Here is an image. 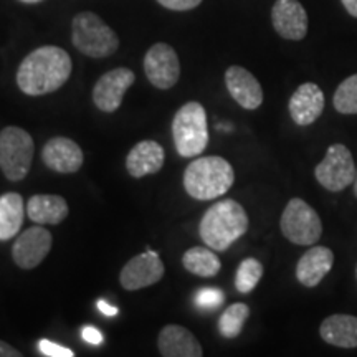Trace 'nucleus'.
<instances>
[{
    "label": "nucleus",
    "mask_w": 357,
    "mask_h": 357,
    "mask_svg": "<svg viewBox=\"0 0 357 357\" xmlns=\"http://www.w3.org/2000/svg\"><path fill=\"white\" fill-rule=\"evenodd\" d=\"M71 68V58L63 48L45 45L22 60L17 70V84L29 96L50 95L68 82Z\"/></svg>",
    "instance_id": "nucleus-1"
},
{
    "label": "nucleus",
    "mask_w": 357,
    "mask_h": 357,
    "mask_svg": "<svg viewBox=\"0 0 357 357\" xmlns=\"http://www.w3.org/2000/svg\"><path fill=\"white\" fill-rule=\"evenodd\" d=\"M248 215L236 200L225 199L204 213L199 225L202 242L215 252H225L248 230Z\"/></svg>",
    "instance_id": "nucleus-2"
},
{
    "label": "nucleus",
    "mask_w": 357,
    "mask_h": 357,
    "mask_svg": "<svg viewBox=\"0 0 357 357\" xmlns=\"http://www.w3.org/2000/svg\"><path fill=\"white\" fill-rule=\"evenodd\" d=\"M235 182L234 167L218 155L199 158L187 166L184 189L195 200H213L230 190Z\"/></svg>",
    "instance_id": "nucleus-3"
},
{
    "label": "nucleus",
    "mask_w": 357,
    "mask_h": 357,
    "mask_svg": "<svg viewBox=\"0 0 357 357\" xmlns=\"http://www.w3.org/2000/svg\"><path fill=\"white\" fill-rule=\"evenodd\" d=\"M172 137L182 158H195L207 149V113L200 102L189 101L177 111L172 119Z\"/></svg>",
    "instance_id": "nucleus-4"
},
{
    "label": "nucleus",
    "mask_w": 357,
    "mask_h": 357,
    "mask_svg": "<svg viewBox=\"0 0 357 357\" xmlns=\"http://www.w3.org/2000/svg\"><path fill=\"white\" fill-rule=\"evenodd\" d=\"M71 42L89 58L111 56L119 48V38L114 30L93 12H79L73 17Z\"/></svg>",
    "instance_id": "nucleus-5"
},
{
    "label": "nucleus",
    "mask_w": 357,
    "mask_h": 357,
    "mask_svg": "<svg viewBox=\"0 0 357 357\" xmlns=\"http://www.w3.org/2000/svg\"><path fill=\"white\" fill-rule=\"evenodd\" d=\"M35 144L25 129L7 126L0 131V169L10 182L26 177L33 162Z\"/></svg>",
    "instance_id": "nucleus-6"
},
{
    "label": "nucleus",
    "mask_w": 357,
    "mask_h": 357,
    "mask_svg": "<svg viewBox=\"0 0 357 357\" xmlns=\"http://www.w3.org/2000/svg\"><path fill=\"white\" fill-rule=\"evenodd\" d=\"M281 234L294 245H314L323 235V223L318 213L303 199H291L281 213Z\"/></svg>",
    "instance_id": "nucleus-7"
},
{
    "label": "nucleus",
    "mask_w": 357,
    "mask_h": 357,
    "mask_svg": "<svg viewBox=\"0 0 357 357\" xmlns=\"http://www.w3.org/2000/svg\"><path fill=\"white\" fill-rule=\"evenodd\" d=\"M314 177L326 190L341 192L356 178V164L351 151L344 144H333L324 159L316 166Z\"/></svg>",
    "instance_id": "nucleus-8"
},
{
    "label": "nucleus",
    "mask_w": 357,
    "mask_h": 357,
    "mask_svg": "<svg viewBox=\"0 0 357 357\" xmlns=\"http://www.w3.org/2000/svg\"><path fill=\"white\" fill-rule=\"evenodd\" d=\"M144 73L159 89H171L181 78V61L171 45L154 43L144 56Z\"/></svg>",
    "instance_id": "nucleus-9"
},
{
    "label": "nucleus",
    "mask_w": 357,
    "mask_h": 357,
    "mask_svg": "<svg viewBox=\"0 0 357 357\" xmlns=\"http://www.w3.org/2000/svg\"><path fill=\"white\" fill-rule=\"evenodd\" d=\"M53 236L42 225L30 227L22 231L12 247V258L22 270H33L48 257Z\"/></svg>",
    "instance_id": "nucleus-10"
},
{
    "label": "nucleus",
    "mask_w": 357,
    "mask_h": 357,
    "mask_svg": "<svg viewBox=\"0 0 357 357\" xmlns=\"http://www.w3.org/2000/svg\"><path fill=\"white\" fill-rule=\"evenodd\" d=\"M164 268L159 253L147 248L146 253L134 257L123 266L119 273V283L128 291H137V289L147 288L162 280Z\"/></svg>",
    "instance_id": "nucleus-11"
},
{
    "label": "nucleus",
    "mask_w": 357,
    "mask_h": 357,
    "mask_svg": "<svg viewBox=\"0 0 357 357\" xmlns=\"http://www.w3.org/2000/svg\"><path fill=\"white\" fill-rule=\"evenodd\" d=\"M136 75L129 68H114L98 79L93 88V102L102 113H114L121 106L129 86H132Z\"/></svg>",
    "instance_id": "nucleus-12"
},
{
    "label": "nucleus",
    "mask_w": 357,
    "mask_h": 357,
    "mask_svg": "<svg viewBox=\"0 0 357 357\" xmlns=\"http://www.w3.org/2000/svg\"><path fill=\"white\" fill-rule=\"evenodd\" d=\"M43 164L58 174H75L83 166V151L70 137H52L42 151Z\"/></svg>",
    "instance_id": "nucleus-13"
},
{
    "label": "nucleus",
    "mask_w": 357,
    "mask_h": 357,
    "mask_svg": "<svg viewBox=\"0 0 357 357\" xmlns=\"http://www.w3.org/2000/svg\"><path fill=\"white\" fill-rule=\"evenodd\" d=\"M271 22L280 37L300 42L307 33V13L298 0H276Z\"/></svg>",
    "instance_id": "nucleus-14"
},
{
    "label": "nucleus",
    "mask_w": 357,
    "mask_h": 357,
    "mask_svg": "<svg viewBox=\"0 0 357 357\" xmlns=\"http://www.w3.org/2000/svg\"><path fill=\"white\" fill-rule=\"evenodd\" d=\"M324 93L316 83H303L289 98L288 109L296 126H310L324 111Z\"/></svg>",
    "instance_id": "nucleus-15"
},
{
    "label": "nucleus",
    "mask_w": 357,
    "mask_h": 357,
    "mask_svg": "<svg viewBox=\"0 0 357 357\" xmlns=\"http://www.w3.org/2000/svg\"><path fill=\"white\" fill-rule=\"evenodd\" d=\"M225 84L230 96L243 109L253 111L260 108L263 102V89L258 79L242 66H230L225 71Z\"/></svg>",
    "instance_id": "nucleus-16"
},
{
    "label": "nucleus",
    "mask_w": 357,
    "mask_h": 357,
    "mask_svg": "<svg viewBox=\"0 0 357 357\" xmlns=\"http://www.w3.org/2000/svg\"><path fill=\"white\" fill-rule=\"evenodd\" d=\"M158 349L164 357H200L204 354L197 337L178 324H167L158 336Z\"/></svg>",
    "instance_id": "nucleus-17"
},
{
    "label": "nucleus",
    "mask_w": 357,
    "mask_h": 357,
    "mask_svg": "<svg viewBox=\"0 0 357 357\" xmlns=\"http://www.w3.org/2000/svg\"><path fill=\"white\" fill-rule=\"evenodd\" d=\"M166 153L159 142L146 139L137 142L128 153L126 169L128 174L134 178H142L151 174H158L164 166Z\"/></svg>",
    "instance_id": "nucleus-18"
},
{
    "label": "nucleus",
    "mask_w": 357,
    "mask_h": 357,
    "mask_svg": "<svg viewBox=\"0 0 357 357\" xmlns=\"http://www.w3.org/2000/svg\"><path fill=\"white\" fill-rule=\"evenodd\" d=\"M334 253L328 247H311L296 265V278L303 287L314 288L331 271Z\"/></svg>",
    "instance_id": "nucleus-19"
},
{
    "label": "nucleus",
    "mask_w": 357,
    "mask_h": 357,
    "mask_svg": "<svg viewBox=\"0 0 357 357\" xmlns=\"http://www.w3.org/2000/svg\"><path fill=\"white\" fill-rule=\"evenodd\" d=\"M68 202L61 195L37 194L26 204V215L37 225H58L68 217Z\"/></svg>",
    "instance_id": "nucleus-20"
},
{
    "label": "nucleus",
    "mask_w": 357,
    "mask_h": 357,
    "mask_svg": "<svg viewBox=\"0 0 357 357\" xmlns=\"http://www.w3.org/2000/svg\"><path fill=\"white\" fill-rule=\"evenodd\" d=\"M319 336L328 344L356 349L357 347V316L333 314L328 316L319 326Z\"/></svg>",
    "instance_id": "nucleus-21"
},
{
    "label": "nucleus",
    "mask_w": 357,
    "mask_h": 357,
    "mask_svg": "<svg viewBox=\"0 0 357 357\" xmlns=\"http://www.w3.org/2000/svg\"><path fill=\"white\" fill-rule=\"evenodd\" d=\"M25 204L20 194L7 192L0 195V242H7L19 234L24 225Z\"/></svg>",
    "instance_id": "nucleus-22"
},
{
    "label": "nucleus",
    "mask_w": 357,
    "mask_h": 357,
    "mask_svg": "<svg viewBox=\"0 0 357 357\" xmlns=\"http://www.w3.org/2000/svg\"><path fill=\"white\" fill-rule=\"evenodd\" d=\"M182 265L189 273L212 278L222 268V261L211 247H192L182 257Z\"/></svg>",
    "instance_id": "nucleus-23"
},
{
    "label": "nucleus",
    "mask_w": 357,
    "mask_h": 357,
    "mask_svg": "<svg viewBox=\"0 0 357 357\" xmlns=\"http://www.w3.org/2000/svg\"><path fill=\"white\" fill-rule=\"evenodd\" d=\"M248 318L250 307L245 303H235L222 312L220 319H218V331L223 337L234 339L242 333Z\"/></svg>",
    "instance_id": "nucleus-24"
},
{
    "label": "nucleus",
    "mask_w": 357,
    "mask_h": 357,
    "mask_svg": "<svg viewBox=\"0 0 357 357\" xmlns=\"http://www.w3.org/2000/svg\"><path fill=\"white\" fill-rule=\"evenodd\" d=\"M263 276V265L257 258H245L236 268L235 288L236 291L247 294L253 291Z\"/></svg>",
    "instance_id": "nucleus-25"
},
{
    "label": "nucleus",
    "mask_w": 357,
    "mask_h": 357,
    "mask_svg": "<svg viewBox=\"0 0 357 357\" xmlns=\"http://www.w3.org/2000/svg\"><path fill=\"white\" fill-rule=\"evenodd\" d=\"M333 105L341 114H357V73L346 78L334 93Z\"/></svg>",
    "instance_id": "nucleus-26"
},
{
    "label": "nucleus",
    "mask_w": 357,
    "mask_h": 357,
    "mask_svg": "<svg viewBox=\"0 0 357 357\" xmlns=\"http://www.w3.org/2000/svg\"><path fill=\"white\" fill-rule=\"evenodd\" d=\"M225 301V294L218 288H202L195 293L194 303L202 311H215Z\"/></svg>",
    "instance_id": "nucleus-27"
},
{
    "label": "nucleus",
    "mask_w": 357,
    "mask_h": 357,
    "mask_svg": "<svg viewBox=\"0 0 357 357\" xmlns=\"http://www.w3.org/2000/svg\"><path fill=\"white\" fill-rule=\"evenodd\" d=\"M38 351L47 357H73L75 352L70 351L68 347H63L56 342L48 341V339H42L38 342Z\"/></svg>",
    "instance_id": "nucleus-28"
},
{
    "label": "nucleus",
    "mask_w": 357,
    "mask_h": 357,
    "mask_svg": "<svg viewBox=\"0 0 357 357\" xmlns=\"http://www.w3.org/2000/svg\"><path fill=\"white\" fill-rule=\"evenodd\" d=\"M162 7L169 8V10H177V12H184V10H192V8L199 7L202 3V0H158Z\"/></svg>",
    "instance_id": "nucleus-29"
},
{
    "label": "nucleus",
    "mask_w": 357,
    "mask_h": 357,
    "mask_svg": "<svg viewBox=\"0 0 357 357\" xmlns=\"http://www.w3.org/2000/svg\"><path fill=\"white\" fill-rule=\"evenodd\" d=\"M82 337L91 346L102 344V334L100 329L95 328V326H84L82 329Z\"/></svg>",
    "instance_id": "nucleus-30"
},
{
    "label": "nucleus",
    "mask_w": 357,
    "mask_h": 357,
    "mask_svg": "<svg viewBox=\"0 0 357 357\" xmlns=\"http://www.w3.org/2000/svg\"><path fill=\"white\" fill-rule=\"evenodd\" d=\"M0 357H22V352L17 351L15 347L0 341Z\"/></svg>",
    "instance_id": "nucleus-31"
},
{
    "label": "nucleus",
    "mask_w": 357,
    "mask_h": 357,
    "mask_svg": "<svg viewBox=\"0 0 357 357\" xmlns=\"http://www.w3.org/2000/svg\"><path fill=\"white\" fill-rule=\"evenodd\" d=\"M98 310H100L102 314H106V316H116V314H118V307L111 306L109 303H106L105 300L98 301Z\"/></svg>",
    "instance_id": "nucleus-32"
},
{
    "label": "nucleus",
    "mask_w": 357,
    "mask_h": 357,
    "mask_svg": "<svg viewBox=\"0 0 357 357\" xmlns=\"http://www.w3.org/2000/svg\"><path fill=\"white\" fill-rule=\"evenodd\" d=\"M341 2L346 7V10L357 19V0H341Z\"/></svg>",
    "instance_id": "nucleus-33"
},
{
    "label": "nucleus",
    "mask_w": 357,
    "mask_h": 357,
    "mask_svg": "<svg viewBox=\"0 0 357 357\" xmlns=\"http://www.w3.org/2000/svg\"><path fill=\"white\" fill-rule=\"evenodd\" d=\"M352 185H354V195L357 199V169H356V178H354V182H352Z\"/></svg>",
    "instance_id": "nucleus-34"
},
{
    "label": "nucleus",
    "mask_w": 357,
    "mask_h": 357,
    "mask_svg": "<svg viewBox=\"0 0 357 357\" xmlns=\"http://www.w3.org/2000/svg\"><path fill=\"white\" fill-rule=\"evenodd\" d=\"M20 2H24V3H38V2H42V0H20Z\"/></svg>",
    "instance_id": "nucleus-35"
},
{
    "label": "nucleus",
    "mask_w": 357,
    "mask_h": 357,
    "mask_svg": "<svg viewBox=\"0 0 357 357\" xmlns=\"http://www.w3.org/2000/svg\"><path fill=\"white\" fill-rule=\"evenodd\" d=\"M356 280H357V266H356Z\"/></svg>",
    "instance_id": "nucleus-36"
}]
</instances>
